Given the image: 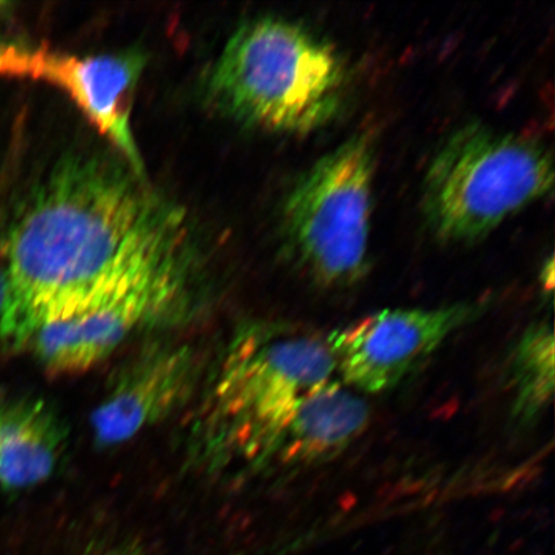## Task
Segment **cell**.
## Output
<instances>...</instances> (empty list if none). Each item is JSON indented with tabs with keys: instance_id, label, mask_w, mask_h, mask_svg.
Listing matches in <instances>:
<instances>
[{
	"instance_id": "cell-1",
	"label": "cell",
	"mask_w": 555,
	"mask_h": 555,
	"mask_svg": "<svg viewBox=\"0 0 555 555\" xmlns=\"http://www.w3.org/2000/svg\"><path fill=\"white\" fill-rule=\"evenodd\" d=\"M141 177L79 155L38 186L5 243V344L29 345L46 325L100 307L186 247L183 214Z\"/></svg>"
},
{
	"instance_id": "cell-2",
	"label": "cell",
	"mask_w": 555,
	"mask_h": 555,
	"mask_svg": "<svg viewBox=\"0 0 555 555\" xmlns=\"http://www.w3.org/2000/svg\"><path fill=\"white\" fill-rule=\"evenodd\" d=\"M347 72L327 41L272 17L249 21L232 35L215 64L208 92L246 124L308 133L341 109Z\"/></svg>"
},
{
	"instance_id": "cell-3",
	"label": "cell",
	"mask_w": 555,
	"mask_h": 555,
	"mask_svg": "<svg viewBox=\"0 0 555 555\" xmlns=\"http://www.w3.org/2000/svg\"><path fill=\"white\" fill-rule=\"evenodd\" d=\"M553 184V159L543 145L469 124L447 139L429 165L423 211L440 240L472 242Z\"/></svg>"
},
{
	"instance_id": "cell-4",
	"label": "cell",
	"mask_w": 555,
	"mask_h": 555,
	"mask_svg": "<svg viewBox=\"0 0 555 555\" xmlns=\"http://www.w3.org/2000/svg\"><path fill=\"white\" fill-rule=\"evenodd\" d=\"M335 372L327 339L268 327L243 332L214 388V434L225 447L266 461L298 401Z\"/></svg>"
},
{
	"instance_id": "cell-5",
	"label": "cell",
	"mask_w": 555,
	"mask_h": 555,
	"mask_svg": "<svg viewBox=\"0 0 555 555\" xmlns=\"http://www.w3.org/2000/svg\"><path fill=\"white\" fill-rule=\"evenodd\" d=\"M373 177L371 141L356 135L319 158L284 204L291 249L319 286L349 287L366 273Z\"/></svg>"
},
{
	"instance_id": "cell-6",
	"label": "cell",
	"mask_w": 555,
	"mask_h": 555,
	"mask_svg": "<svg viewBox=\"0 0 555 555\" xmlns=\"http://www.w3.org/2000/svg\"><path fill=\"white\" fill-rule=\"evenodd\" d=\"M483 304L435 309H386L332 332L327 344L336 371L358 392L398 386L457 331L482 315Z\"/></svg>"
},
{
	"instance_id": "cell-7",
	"label": "cell",
	"mask_w": 555,
	"mask_h": 555,
	"mask_svg": "<svg viewBox=\"0 0 555 555\" xmlns=\"http://www.w3.org/2000/svg\"><path fill=\"white\" fill-rule=\"evenodd\" d=\"M143 68V55L134 52L79 57L46 48L3 46L0 54V75L44 80L64 90L139 176L143 162L130 115Z\"/></svg>"
},
{
	"instance_id": "cell-8",
	"label": "cell",
	"mask_w": 555,
	"mask_h": 555,
	"mask_svg": "<svg viewBox=\"0 0 555 555\" xmlns=\"http://www.w3.org/2000/svg\"><path fill=\"white\" fill-rule=\"evenodd\" d=\"M186 248L92 310L46 325L31 338L48 371L74 374L108 358L130 333L168 310L184 287Z\"/></svg>"
},
{
	"instance_id": "cell-9",
	"label": "cell",
	"mask_w": 555,
	"mask_h": 555,
	"mask_svg": "<svg viewBox=\"0 0 555 555\" xmlns=\"http://www.w3.org/2000/svg\"><path fill=\"white\" fill-rule=\"evenodd\" d=\"M196 351L186 345H156L117 372L95 408V441L115 447L179 411L198 378Z\"/></svg>"
},
{
	"instance_id": "cell-10",
	"label": "cell",
	"mask_w": 555,
	"mask_h": 555,
	"mask_svg": "<svg viewBox=\"0 0 555 555\" xmlns=\"http://www.w3.org/2000/svg\"><path fill=\"white\" fill-rule=\"evenodd\" d=\"M371 408L344 382L328 380L298 401L267 460L328 461L357 441L370 425Z\"/></svg>"
},
{
	"instance_id": "cell-11",
	"label": "cell",
	"mask_w": 555,
	"mask_h": 555,
	"mask_svg": "<svg viewBox=\"0 0 555 555\" xmlns=\"http://www.w3.org/2000/svg\"><path fill=\"white\" fill-rule=\"evenodd\" d=\"M66 442V429L51 405L40 399L0 404V485L30 488L47 480Z\"/></svg>"
},
{
	"instance_id": "cell-12",
	"label": "cell",
	"mask_w": 555,
	"mask_h": 555,
	"mask_svg": "<svg viewBox=\"0 0 555 555\" xmlns=\"http://www.w3.org/2000/svg\"><path fill=\"white\" fill-rule=\"evenodd\" d=\"M554 332L538 323L519 337L509 359L512 415L519 425L535 422L554 397Z\"/></svg>"
},
{
	"instance_id": "cell-13",
	"label": "cell",
	"mask_w": 555,
	"mask_h": 555,
	"mask_svg": "<svg viewBox=\"0 0 555 555\" xmlns=\"http://www.w3.org/2000/svg\"><path fill=\"white\" fill-rule=\"evenodd\" d=\"M4 300V267L0 263V310H2V305Z\"/></svg>"
},
{
	"instance_id": "cell-14",
	"label": "cell",
	"mask_w": 555,
	"mask_h": 555,
	"mask_svg": "<svg viewBox=\"0 0 555 555\" xmlns=\"http://www.w3.org/2000/svg\"><path fill=\"white\" fill-rule=\"evenodd\" d=\"M2 48H3V46H0V53H2Z\"/></svg>"
}]
</instances>
